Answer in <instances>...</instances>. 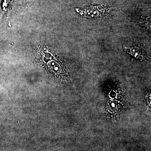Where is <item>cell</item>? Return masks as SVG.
Listing matches in <instances>:
<instances>
[{
    "label": "cell",
    "instance_id": "obj_1",
    "mask_svg": "<svg viewBox=\"0 0 151 151\" xmlns=\"http://www.w3.org/2000/svg\"><path fill=\"white\" fill-rule=\"evenodd\" d=\"M109 104H111L110 105H109V107H110V108H108L110 109V110H112L114 108H115V107H116V105L115 104H116L114 102H113L112 103H110Z\"/></svg>",
    "mask_w": 151,
    "mask_h": 151
},
{
    "label": "cell",
    "instance_id": "obj_2",
    "mask_svg": "<svg viewBox=\"0 0 151 151\" xmlns=\"http://www.w3.org/2000/svg\"><path fill=\"white\" fill-rule=\"evenodd\" d=\"M109 95H110V97H112V98H115L116 96V92H113V91L111 92V93H110Z\"/></svg>",
    "mask_w": 151,
    "mask_h": 151
}]
</instances>
